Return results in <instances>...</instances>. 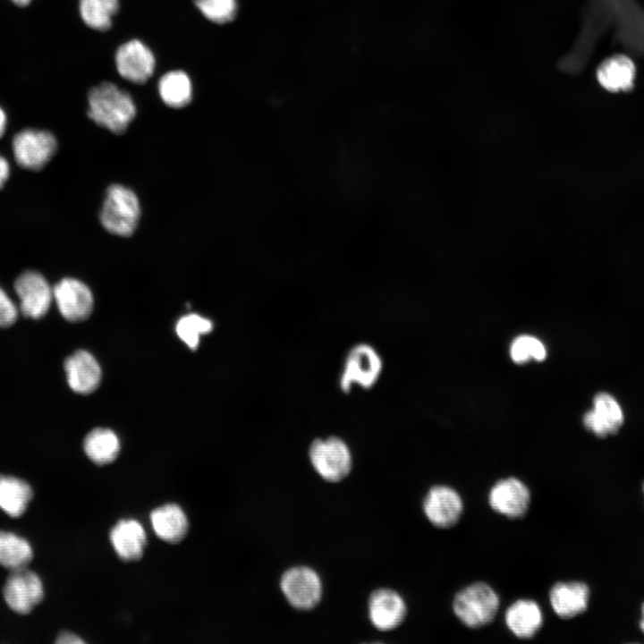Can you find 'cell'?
Instances as JSON below:
<instances>
[{
  "instance_id": "1",
  "label": "cell",
  "mask_w": 644,
  "mask_h": 644,
  "mask_svg": "<svg viewBox=\"0 0 644 644\" xmlns=\"http://www.w3.org/2000/svg\"><path fill=\"white\" fill-rule=\"evenodd\" d=\"M88 101L89 117L113 133H123L136 115V106L131 95L109 81L93 87Z\"/></svg>"
},
{
  "instance_id": "2",
  "label": "cell",
  "mask_w": 644,
  "mask_h": 644,
  "mask_svg": "<svg viewBox=\"0 0 644 644\" xmlns=\"http://www.w3.org/2000/svg\"><path fill=\"white\" fill-rule=\"evenodd\" d=\"M500 599L495 589L485 582H475L456 593L453 611L468 628L478 629L489 624L499 610Z\"/></svg>"
},
{
  "instance_id": "3",
  "label": "cell",
  "mask_w": 644,
  "mask_h": 644,
  "mask_svg": "<svg viewBox=\"0 0 644 644\" xmlns=\"http://www.w3.org/2000/svg\"><path fill=\"white\" fill-rule=\"evenodd\" d=\"M140 206L135 192L122 184L110 185L100 211V223L110 233L127 237L135 231Z\"/></svg>"
},
{
  "instance_id": "4",
  "label": "cell",
  "mask_w": 644,
  "mask_h": 644,
  "mask_svg": "<svg viewBox=\"0 0 644 644\" xmlns=\"http://www.w3.org/2000/svg\"><path fill=\"white\" fill-rule=\"evenodd\" d=\"M309 458L318 474L329 482L345 479L352 466L350 448L335 436L314 439L309 447Z\"/></svg>"
},
{
  "instance_id": "5",
  "label": "cell",
  "mask_w": 644,
  "mask_h": 644,
  "mask_svg": "<svg viewBox=\"0 0 644 644\" xmlns=\"http://www.w3.org/2000/svg\"><path fill=\"white\" fill-rule=\"evenodd\" d=\"M383 362L377 350L368 343H358L347 353L339 378L344 393L353 386L369 389L375 386L382 372Z\"/></svg>"
},
{
  "instance_id": "6",
  "label": "cell",
  "mask_w": 644,
  "mask_h": 644,
  "mask_svg": "<svg viewBox=\"0 0 644 644\" xmlns=\"http://www.w3.org/2000/svg\"><path fill=\"white\" fill-rule=\"evenodd\" d=\"M12 148L17 164L35 171L44 167L52 158L57 141L49 131L25 129L13 136Z\"/></svg>"
},
{
  "instance_id": "7",
  "label": "cell",
  "mask_w": 644,
  "mask_h": 644,
  "mask_svg": "<svg viewBox=\"0 0 644 644\" xmlns=\"http://www.w3.org/2000/svg\"><path fill=\"white\" fill-rule=\"evenodd\" d=\"M281 590L292 606L300 610L314 608L322 597V582L318 574L307 566H295L284 572Z\"/></svg>"
},
{
  "instance_id": "8",
  "label": "cell",
  "mask_w": 644,
  "mask_h": 644,
  "mask_svg": "<svg viewBox=\"0 0 644 644\" xmlns=\"http://www.w3.org/2000/svg\"><path fill=\"white\" fill-rule=\"evenodd\" d=\"M14 289L20 302L19 309L27 318H42L54 301L53 287L36 271H25L20 275L14 283Z\"/></svg>"
},
{
  "instance_id": "9",
  "label": "cell",
  "mask_w": 644,
  "mask_h": 644,
  "mask_svg": "<svg viewBox=\"0 0 644 644\" xmlns=\"http://www.w3.org/2000/svg\"><path fill=\"white\" fill-rule=\"evenodd\" d=\"M4 598L8 606L21 614L30 613L44 597L40 578L27 567L12 571L4 586Z\"/></svg>"
},
{
  "instance_id": "10",
  "label": "cell",
  "mask_w": 644,
  "mask_h": 644,
  "mask_svg": "<svg viewBox=\"0 0 644 644\" xmlns=\"http://www.w3.org/2000/svg\"><path fill=\"white\" fill-rule=\"evenodd\" d=\"M487 501L496 513L510 519H518L527 513L531 494L523 481L509 477L499 479L491 487Z\"/></svg>"
},
{
  "instance_id": "11",
  "label": "cell",
  "mask_w": 644,
  "mask_h": 644,
  "mask_svg": "<svg viewBox=\"0 0 644 644\" xmlns=\"http://www.w3.org/2000/svg\"><path fill=\"white\" fill-rule=\"evenodd\" d=\"M428 521L439 529L454 526L463 512V502L460 494L452 487L435 485L427 492L422 504Z\"/></svg>"
},
{
  "instance_id": "12",
  "label": "cell",
  "mask_w": 644,
  "mask_h": 644,
  "mask_svg": "<svg viewBox=\"0 0 644 644\" xmlns=\"http://www.w3.org/2000/svg\"><path fill=\"white\" fill-rule=\"evenodd\" d=\"M115 65L121 77L132 83L142 84L153 75L156 60L147 45L139 39H131L117 48Z\"/></svg>"
},
{
  "instance_id": "13",
  "label": "cell",
  "mask_w": 644,
  "mask_h": 644,
  "mask_svg": "<svg viewBox=\"0 0 644 644\" xmlns=\"http://www.w3.org/2000/svg\"><path fill=\"white\" fill-rule=\"evenodd\" d=\"M53 294L61 315L68 321L84 320L92 311V293L80 280L62 279L53 287Z\"/></svg>"
},
{
  "instance_id": "14",
  "label": "cell",
  "mask_w": 644,
  "mask_h": 644,
  "mask_svg": "<svg viewBox=\"0 0 644 644\" xmlns=\"http://www.w3.org/2000/svg\"><path fill=\"white\" fill-rule=\"evenodd\" d=\"M369 617L380 631H391L402 624L407 614L403 598L393 589H378L369 598Z\"/></svg>"
},
{
  "instance_id": "15",
  "label": "cell",
  "mask_w": 644,
  "mask_h": 644,
  "mask_svg": "<svg viewBox=\"0 0 644 644\" xmlns=\"http://www.w3.org/2000/svg\"><path fill=\"white\" fill-rule=\"evenodd\" d=\"M623 421V413L618 402L607 393L597 394L593 409L583 417L585 428L598 437L616 433Z\"/></svg>"
},
{
  "instance_id": "16",
  "label": "cell",
  "mask_w": 644,
  "mask_h": 644,
  "mask_svg": "<svg viewBox=\"0 0 644 644\" xmlns=\"http://www.w3.org/2000/svg\"><path fill=\"white\" fill-rule=\"evenodd\" d=\"M67 382L74 392L88 394L97 388L101 369L96 359L86 351H77L64 361Z\"/></svg>"
},
{
  "instance_id": "17",
  "label": "cell",
  "mask_w": 644,
  "mask_h": 644,
  "mask_svg": "<svg viewBox=\"0 0 644 644\" xmlns=\"http://www.w3.org/2000/svg\"><path fill=\"white\" fill-rule=\"evenodd\" d=\"M109 538L122 560L131 562L142 557L147 536L144 528L136 520H120L111 530Z\"/></svg>"
},
{
  "instance_id": "18",
  "label": "cell",
  "mask_w": 644,
  "mask_h": 644,
  "mask_svg": "<svg viewBox=\"0 0 644 644\" xmlns=\"http://www.w3.org/2000/svg\"><path fill=\"white\" fill-rule=\"evenodd\" d=\"M507 629L521 640L534 637L541 629L544 617L541 607L531 599L521 598L514 601L504 613Z\"/></svg>"
},
{
  "instance_id": "19",
  "label": "cell",
  "mask_w": 644,
  "mask_h": 644,
  "mask_svg": "<svg viewBox=\"0 0 644 644\" xmlns=\"http://www.w3.org/2000/svg\"><path fill=\"white\" fill-rule=\"evenodd\" d=\"M589 589L583 582H557L549 591L553 611L563 619L583 613L588 606Z\"/></svg>"
},
{
  "instance_id": "20",
  "label": "cell",
  "mask_w": 644,
  "mask_h": 644,
  "mask_svg": "<svg viewBox=\"0 0 644 644\" xmlns=\"http://www.w3.org/2000/svg\"><path fill=\"white\" fill-rule=\"evenodd\" d=\"M156 535L168 543H178L186 536L189 521L183 510L175 504L156 508L150 514Z\"/></svg>"
},
{
  "instance_id": "21",
  "label": "cell",
  "mask_w": 644,
  "mask_h": 644,
  "mask_svg": "<svg viewBox=\"0 0 644 644\" xmlns=\"http://www.w3.org/2000/svg\"><path fill=\"white\" fill-rule=\"evenodd\" d=\"M635 78L634 63L626 55H615L601 63L597 70V79L608 91L629 90Z\"/></svg>"
},
{
  "instance_id": "22",
  "label": "cell",
  "mask_w": 644,
  "mask_h": 644,
  "mask_svg": "<svg viewBox=\"0 0 644 644\" xmlns=\"http://www.w3.org/2000/svg\"><path fill=\"white\" fill-rule=\"evenodd\" d=\"M30 486L22 479L0 476V509L12 517H20L32 498Z\"/></svg>"
},
{
  "instance_id": "23",
  "label": "cell",
  "mask_w": 644,
  "mask_h": 644,
  "mask_svg": "<svg viewBox=\"0 0 644 644\" xmlns=\"http://www.w3.org/2000/svg\"><path fill=\"white\" fill-rule=\"evenodd\" d=\"M158 93L162 101L169 107H184L192 98L191 79L183 71H170L160 78Z\"/></svg>"
},
{
  "instance_id": "24",
  "label": "cell",
  "mask_w": 644,
  "mask_h": 644,
  "mask_svg": "<svg viewBox=\"0 0 644 644\" xmlns=\"http://www.w3.org/2000/svg\"><path fill=\"white\" fill-rule=\"evenodd\" d=\"M83 447L87 456L97 465L114 462L120 452V442L109 428H95L85 437Z\"/></svg>"
},
{
  "instance_id": "25",
  "label": "cell",
  "mask_w": 644,
  "mask_h": 644,
  "mask_svg": "<svg viewBox=\"0 0 644 644\" xmlns=\"http://www.w3.org/2000/svg\"><path fill=\"white\" fill-rule=\"evenodd\" d=\"M33 556L30 543L9 531L0 530V565L11 571L27 567Z\"/></svg>"
},
{
  "instance_id": "26",
  "label": "cell",
  "mask_w": 644,
  "mask_h": 644,
  "mask_svg": "<svg viewBox=\"0 0 644 644\" xmlns=\"http://www.w3.org/2000/svg\"><path fill=\"white\" fill-rule=\"evenodd\" d=\"M79 9L88 27L105 31L112 26L113 17L119 9V0H80Z\"/></svg>"
},
{
  "instance_id": "27",
  "label": "cell",
  "mask_w": 644,
  "mask_h": 644,
  "mask_svg": "<svg viewBox=\"0 0 644 644\" xmlns=\"http://www.w3.org/2000/svg\"><path fill=\"white\" fill-rule=\"evenodd\" d=\"M213 328L212 322L197 314H190L179 319L176 324L178 336L191 349L195 350L199 342V336L209 333Z\"/></svg>"
},
{
  "instance_id": "28",
  "label": "cell",
  "mask_w": 644,
  "mask_h": 644,
  "mask_svg": "<svg viewBox=\"0 0 644 644\" xmlns=\"http://www.w3.org/2000/svg\"><path fill=\"white\" fill-rule=\"evenodd\" d=\"M199 12L210 21L225 24L232 21L237 13L236 0H193Z\"/></svg>"
},
{
  "instance_id": "29",
  "label": "cell",
  "mask_w": 644,
  "mask_h": 644,
  "mask_svg": "<svg viewBox=\"0 0 644 644\" xmlns=\"http://www.w3.org/2000/svg\"><path fill=\"white\" fill-rule=\"evenodd\" d=\"M510 354L514 362L521 364L531 358L538 361L543 360L547 356V351L538 339L530 335H521L513 342Z\"/></svg>"
},
{
  "instance_id": "30",
  "label": "cell",
  "mask_w": 644,
  "mask_h": 644,
  "mask_svg": "<svg viewBox=\"0 0 644 644\" xmlns=\"http://www.w3.org/2000/svg\"><path fill=\"white\" fill-rule=\"evenodd\" d=\"M19 309L0 287V327L12 326L18 318Z\"/></svg>"
},
{
  "instance_id": "31",
  "label": "cell",
  "mask_w": 644,
  "mask_h": 644,
  "mask_svg": "<svg viewBox=\"0 0 644 644\" xmlns=\"http://www.w3.org/2000/svg\"><path fill=\"white\" fill-rule=\"evenodd\" d=\"M55 642L59 644H81L84 641L72 632L63 631L58 635Z\"/></svg>"
},
{
  "instance_id": "32",
  "label": "cell",
  "mask_w": 644,
  "mask_h": 644,
  "mask_svg": "<svg viewBox=\"0 0 644 644\" xmlns=\"http://www.w3.org/2000/svg\"><path fill=\"white\" fill-rule=\"evenodd\" d=\"M10 174V165L8 161L0 155V189L4 185L5 182L9 178Z\"/></svg>"
},
{
  "instance_id": "33",
  "label": "cell",
  "mask_w": 644,
  "mask_h": 644,
  "mask_svg": "<svg viewBox=\"0 0 644 644\" xmlns=\"http://www.w3.org/2000/svg\"><path fill=\"white\" fill-rule=\"evenodd\" d=\"M7 118L4 111L0 107V138L4 135L6 128Z\"/></svg>"
},
{
  "instance_id": "34",
  "label": "cell",
  "mask_w": 644,
  "mask_h": 644,
  "mask_svg": "<svg viewBox=\"0 0 644 644\" xmlns=\"http://www.w3.org/2000/svg\"><path fill=\"white\" fill-rule=\"evenodd\" d=\"M12 1L19 6H26L31 2V0H12Z\"/></svg>"
},
{
  "instance_id": "35",
  "label": "cell",
  "mask_w": 644,
  "mask_h": 644,
  "mask_svg": "<svg viewBox=\"0 0 644 644\" xmlns=\"http://www.w3.org/2000/svg\"><path fill=\"white\" fill-rule=\"evenodd\" d=\"M640 627L642 630V631L644 632V604L642 606V619L640 622Z\"/></svg>"
},
{
  "instance_id": "36",
  "label": "cell",
  "mask_w": 644,
  "mask_h": 644,
  "mask_svg": "<svg viewBox=\"0 0 644 644\" xmlns=\"http://www.w3.org/2000/svg\"><path fill=\"white\" fill-rule=\"evenodd\" d=\"M643 490H644V485H643Z\"/></svg>"
}]
</instances>
